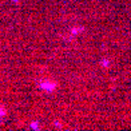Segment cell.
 Masks as SVG:
<instances>
[{
	"mask_svg": "<svg viewBox=\"0 0 131 131\" xmlns=\"http://www.w3.org/2000/svg\"><path fill=\"white\" fill-rule=\"evenodd\" d=\"M102 64L103 66H108V60H106V59H104V60H102Z\"/></svg>",
	"mask_w": 131,
	"mask_h": 131,
	"instance_id": "277c9868",
	"label": "cell"
},
{
	"mask_svg": "<svg viewBox=\"0 0 131 131\" xmlns=\"http://www.w3.org/2000/svg\"><path fill=\"white\" fill-rule=\"evenodd\" d=\"M40 87L43 88V90H46V91L51 92V91H53V90H55L56 84H55L53 82H50V80H43V82L40 83Z\"/></svg>",
	"mask_w": 131,
	"mask_h": 131,
	"instance_id": "6da1fadb",
	"label": "cell"
},
{
	"mask_svg": "<svg viewBox=\"0 0 131 131\" xmlns=\"http://www.w3.org/2000/svg\"><path fill=\"white\" fill-rule=\"evenodd\" d=\"M31 127H32V128H39V123H35V122L31 123Z\"/></svg>",
	"mask_w": 131,
	"mask_h": 131,
	"instance_id": "7a4b0ae2",
	"label": "cell"
},
{
	"mask_svg": "<svg viewBox=\"0 0 131 131\" xmlns=\"http://www.w3.org/2000/svg\"><path fill=\"white\" fill-rule=\"evenodd\" d=\"M79 31H82L80 28H72V34H78Z\"/></svg>",
	"mask_w": 131,
	"mask_h": 131,
	"instance_id": "3957f363",
	"label": "cell"
}]
</instances>
